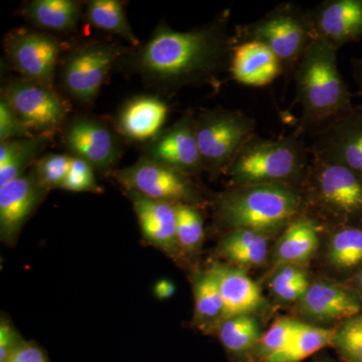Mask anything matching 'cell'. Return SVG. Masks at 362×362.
I'll return each mask as SVG.
<instances>
[{
  "instance_id": "44dd1931",
  "label": "cell",
  "mask_w": 362,
  "mask_h": 362,
  "mask_svg": "<svg viewBox=\"0 0 362 362\" xmlns=\"http://www.w3.org/2000/svg\"><path fill=\"white\" fill-rule=\"evenodd\" d=\"M209 270L218 281L225 305V319L247 315L263 305L259 286L244 271L221 264H213Z\"/></svg>"
},
{
  "instance_id": "f546056e",
  "label": "cell",
  "mask_w": 362,
  "mask_h": 362,
  "mask_svg": "<svg viewBox=\"0 0 362 362\" xmlns=\"http://www.w3.org/2000/svg\"><path fill=\"white\" fill-rule=\"evenodd\" d=\"M327 259L338 270H350L362 264V228L339 226L331 235Z\"/></svg>"
},
{
  "instance_id": "ac0fdd59",
  "label": "cell",
  "mask_w": 362,
  "mask_h": 362,
  "mask_svg": "<svg viewBox=\"0 0 362 362\" xmlns=\"http://www.w3.org/2000/svg\"><path fill=\"white\" fill-rule=\"evenodd\" d=\"M361 307L356 293L332 283L316 282L298 302L297 310L312 320L330 322L358 315Z\"/></svg>"
},
{
  "instance_id": "d4e9b609",
  "label": "cell",
  "mask_w": 362,
  "mask_h": 362,
  "mask_svg": "<svg viewBox=\"0 0 362 362\" xmlns=\"http://www.w3.org/2000/svg\"><path fill=\"white\" fill-rule=\"evenodd\" d=\"M82 4L76 0H33L25 6V16L42 30L68 33L77 25Z\"/></svg>"
},
{
  "instance_id": "7a4b0ae2",
  "label": "cell",
  "mask_w": 362,
  "mask_h": 362,
  "mask_svg": "<svg viewBox=\"0 0 362 362\" xmlns=\"http://www.w3.org/2000/svg\"><path fill=\"white\" fill-rule=\"evenodd\" d=\"M338 51L313 40L293 74L296 102L302 109L296 130L299 135L311 134L354 106L352 93L338 69Z\"/></svg>"
},
{
  "instance_id": "f35d334b",
  "label": "cell",
  "mask_w": 362,
  "mask_h": 362,
  "mask_svg": "<svg viewBox=\"0 0 362 362\" xmlns=\"http://www.w3.org/2000/svg\"><path fill=\"white\" fill-rule=\"evenodd\" d=\"M310 283H287V284H271L274 294L286 302H299L306 294Z\"/></svg>"
},
{
  "instance_id": "7402d4cb",
  "label": "cell",
  "mask_w": 362,
  "mask_h": 362,
  "mask_svg": "<svg viewBox=\"0 0 362 362\" xmlns=\"http://www.w3.org/2000/svg\"><path fill=\"white\" fill-rule=\"evenodd\" d=\"M321 226L306 213L290 221L279 238L275 259L279 265L300 266L313 256L320 240Z\"/></svg>"
},
{
  "instance_id": "1f68e13d",
  "label": "cell",
  "mask_w": 362,
  "mask_h": 362,
  "mask_svg": "<svg viewBox=\"0 0 362 362\" xmlns=\"http://www.w3.org/2000/svg\"><path fill=\"white\" fill-rule=\"evenodd\" d=\"M300 324L299 321L290 318L276 319L268 331L259 338L258 345L252 352V359L262 362L284 349L297 332Z\"/></svg>"
},
{
  "instance_id": "484cf974",
  "label": "cell",
  "mask_w": 362,
  "mask_h": 362,
  "mask_svg": "<svg viewBox=\"0 0 362 362\" xmlns=\"http://www.w3.org/2000/svg\"><path fill=\"white\" fill-rule=\"evenodd\" d=\"M194 322L204 332L218 330L225 319V305L218 281L213 272L207 270L197 279L194 285Z\"/></svg>"
},
{
  "instance_id": "3957f363",
  "label": "cell",
  "mask_w": 362,
  "mask_h": 362,
  "mask_svg": "<svg viewBox=\"0 0 362 362\" xmlns=\"http://www.w3.org/2000/svg\"><path fill=\"white\" fill-rule=\"evenodd\" d=\"M306 213L299 188L286 185H232L218 197L214 218L228 230L247 228L271 235Z\"/></svg>"
},
{
  "instance_id": "ab89813d",
  "label": "cell",
  "mask_w": 362,
  "mask_h": 362,
  "mask_svg": "<svg viewBox=\"0 0 362 362\" xmlns=\"http://www.w3.org/2000/svg\"><path fill=\"white\" fill-rule=\"evenodd\" d=\"M175 292V286L168 280H161L154 287V293L159 299L165 300L173 296Z\"/></svg>"
},
{
  "instance_id": "4316f807",
  "label": "cell",
  "mask_w": 362,
  "mask_h": 362,
  "mask_svg": "<svg viewBox=\"0 0 362 362\" xmlns=\"http://www.w3.org/2000/svg\"><path fill=\"white\" fill-rule=\"evenodd\" d=\"M337 329L300 324L297 332L284 349L262 362H301L319 350L333 346Z\"/></svg>"
},
{
  "instance_id": "836d02e7",
  "label": "cell",
  "mask_w": 362,
  "mask_h": 362,
  "mask_svg": "<svg viewBox=\"0 0 362 362\" xmlns=\"http://www.w3.org/2000/svg\"><path fill=\"white\" fill-rule=\"evenodd\" d=\"M71 156L66 154L47 153L33 165L42 187L47 190L61 188L70 170Z\"/></svg>"
},
{
  "instance_id": "603a6c76",
  "label": "cell",
  "mask_w": 362,
  "mask_h": 362,
  "mask_svg": "<svg viewBox=\"0 0 362 362\" xmlns=\"http://www.w3.org/2000/svg\"><path fill=\"white\" fill-rule=\"evenodd\" d=\"M49 136L6 140L0 142V187L25 175L42 157Z\"/></svg>"
},
{
  "instance_id": "4fadbf2b",
  "label": "cell",
  "mask_w": 362,
  "mask_h": 362,
  "mask_svg": "<svg viewBox=\"0 0 362 362\" xmlns=\"http://www.w3.org/2000/svg\"><path fill=\"white\" fill-rule=\"evenodd\" d=\"M11 65L23 78L52 88L62 45L49 33L11 30L4 40Z\"/></svg>"
},
{
  "instance_id": "d590c367",
  "label": "cell",
  "mask_w": 362,
  "mask_h": 362,
  "mask_svg": "<svg viewBox=\"0 0 362 362\" xmlns=\"http://www.w3.org/2000/svg\"><path fill=\"white\" fill-rule=\"evenodd\" d=\"M35 136L4 98L0 100V142Z\"/></svg>"
},
{
  "instance_id": "cb8c5ba5",
  "label": "cell",
  "mask_w": 362,
  "mask_h": 362,
  "mask_svg": "<svg viewBox=\"0 0 362 362\" xmlns=\"http://www.w3.org/2000/svg\"><path fill=\"white\" fill-rule=\"evenodd\" d=\"M270 235L247 228L228 230L218 245V254L230 263L243 266L262 265L268 256Z\"/></svg>"
},
{
  "instance_id": "52a82bcc",
  "label": "cell",
  "mask_w": 362,
  "mask_h": 362,
  "mask_svg": "<svg viewBox=\"0 0 362 362\" xmlns=\"http://www.w3.org/2000/svg\"><path fill=\"white\" fill-rule=\"evenodd\" d=\"M238 42L257 40L275 54L283 66L284 75L294 74L298 63L310 45L312 37L306 9L284 2L272 9L263 18L235 26Z\"/></svg>"
},
{
  "instance_id": "277c9868",
  "label": "cell",
  "mask_w": 362,
  "mask_h": 362,
  "mask_svg": "<svg viewBox=\"0 0 362 362\" xmlns=\"http://www.w3.org/2000/svg\"><path fill=\"white\" fill-rule=\"evenodd\" d=\"M310 158L309 146L296 131L278 138L256 135L226 173L232 185H286L300 189Z\"/></svg>"
},
{
  "instance_id": "ffe728a7",
  "label": "cell",
  "mask_w": 362,
  "mask_h": 362,
  "mask_svg": "<svg viewBox=\"0 0 362 362\" xmlns=\"http://www.w3.org/2000/svg\"><path fill=\"white\" fill-rule=\"evenodd\" d=\"M228 73L233 81L247 87H266L284 75L275 54L257 40L240 42L235 45Z\"/></svg>"
},
{
  "instance_id": "f1b7e54d",
  "label": "cell",
  "mask_w": 362,
  "mask_h": 362,
  "mask_svg": "<svg viewBox=\"0 0 362 362\" xmlns=\"http://www.w3.org/2000/svg\"><path fill=\"white\" fill-rule=\"evenodd\" d=\"M87 18L99 30L120 35L134 47L139 40L133 33L122 2L119 0H92L88 4Z\"/></svg>"
},
{
  "instance_id": "9a60e30c",
  "label": "cell",
  "mask_w": 362,
  "mask_h": 362,
  "mask_svg": "<svg viewBox=\"0 0 362 362\" xmlns=\"http://www.w3.org/2000/svg\"><path fill=\"white\" fill-rule=\"evenodd\" d=\"M47 194L33 166L25 175L0 187V239L4 244H16L23 226Z\"/></svg>"
},
{
  "instance_id": "7bdbcfd3",
  "label": "cell",
  "mask_w": 362,
  "mask_h": 362,
  "mask_svg": "<svg viewBox=\"0 0 362 362\" xmlns=\"http://www.w3.org/2000/svg\"><path fill=\"white\" fill-rule=\"evenodd\" d=\"M318 362H331V361H318Z\"/></svg>"
},
{
  "instance_id": "74e56055",
  "label": "cell",
  "mask_w": 362,
  "mask_h": 362,
  "mask_svg": "<svg viewBox=\"0 0 362 362\" xmlns=\"http://www.w3.org/2000/svg\"><path fill=\"white\" fill-rule=\"evenodd\" d=\"M6 362H49V359L37 343L25 341Z\"/></svg>"
},
{
  "instance_id": "5bb4252c",
  "label": "cell",
  "mask_w": 362,
  "mask_h": 362,
  "mask_svg": "<svg viewBox=\"0 0 362 362\" xmlns=\"http://www.w3.org/2000/svg\"><path fill=\"white\" fill-rule=\"evenodd\" d=\"M143 156L187 175L204 171L194 112H185L173 125L146 143Z\"/></svg>"
},
{
  "instance_id": "e575fe53",
  "label": "cell",
  "mask_w": 362,
  "mask_h": 362,
  "mask_svg": "<svg viewBox=\"0 0 362 362\" xmlns=\"http://www.w3.org/2000/svg\"><path fill=\"white\" fill-rule=\"evenodd\" d=\"M59 189L73 192H93L101 194L102 187H99L95 176V170L89 163L71 156L70 170L65 181Z\"/></svg>"
},
{
  "instance_id": "9c48e42d",
  "label": "cell",
  "mask_w": 362,
  "mask_h": 362,
  "mask_svg": "<svg viewBox=\"0 0 362 362\" xmlns=\"http://www.w3.org/2000/svg\"><path fill=\"white\" fill-rule=\"evenodd\" d=\"M1 98L35 135L49 136L66 122L68 104L52 87L23 77L9 78Z\"/></svg>"
},
{
  "instance_id": "ba28073f",
  "label": "cell",
  "mask_w": 362,
  "mask_h": 362,
  "mask_svg": "<svg viewBox=\"0 0 362 362\" xmlns=\"http://www.w3.org/2000/svg\"><path fill=\"white\" fill-rule=\"evenodd\" d=\"M113 176L126 192H135L156 201L195 206L204 202L190 175L144 156L128 168L113 170Z\"/></svg>"
},
{
  "instance_id": "8992f818",
  "label": "cell",
  "mask_w": 362,
  "mask_h": 362,
  "mask_svg": "<svg viewBox=\"0 0 362 362\" xmlns=\"http://www.w3.org/2000/svg\"><path fill=\"white\" fill-rule=\"evenodd\" d=\"M257 122L240 110L202 109L195 115V132L204 170L211 177L226 173L235 157L256 136Z\"/></svg>"
},
{
  "instance_id": "60d3db41",
  "label": "cell",
  "mask_w": 362,
  "mask_h": 362,
  "mask_svg": "<svg viewBox=\"0 0 362 362\" xmlns=\"http://www.w3.org/2000/svg\"><path fill=\"white\" fill-rule=\"evenodd\" d=\"M352 75L357 87V95L362 100V59H352Z\"/></svg>"
},
{
  "instance_id": "83f0119b",
  "label": "cell",
  "mask_w": 362,
  "mask_h": 362,
  "mask_svg": "<svg viewBox=\"0 0 362 362\" xmlns=\"http://www.w3.org/2000/svg\"><path fill=\"white\" fill-rule=\"evenodd\" d=\"M216 331L226 351L237 358L252 354L261 338L259 324L250 314L225 319Z\"/></svg>"
},
{
  "instance_id": "5b68a950",
  "label": "cell",
  "mask_w": 362,
  "mask_h": 362,
  "mask_svg": "<svg viewBox=\"0 0 362 362\" xmlns=\"http://www.w3.org/2000/svg\"><path fill=\"white\" fill-rule=\"evenodd\" d=\"M313 206L339 226L362 228V176L344 166L311 157L301 187Z\"/></svg>"
},
{
  "instance_id": "7c38bea8",
  "label": "cell",
  "mask_w": 362,
  "mask_h": 362,
  "mask_svg": "<svg viewBox=\"0 0 362 362\" xmlns=\"http://www.w3.org/2000/svg\"><path fill=\"white\" fill-rule=\"evenodd\" d=\"M63 141L71 156L83 159L102 173H110L122 156L118 134L96 117L77 115L66 121Z\"/></svg>"
},
{
  "instance_id": "d6a6232c",
  "label": "cell",
  "mask_w": 362,
  "mask_h": 362,
  "mask_svg": "<svg viewBox=\"0 0 362 362\" xmlns=\"http://www.w3.org/2000/svg\"><path fill=\"white\" fill-rule=\"evenodd\" d=\"M333 347L349 362H362V315L346 319L337 329Z\"/></svg>"
},
{
  "instance_id": "8d00e7d4",
  "label": "cell",
  "mask_w": 362,
  "mask_h": 362,
  "mask_svg": "<svg viewBox=\"0 0 362 362\" xmlns=\"http://www.w3.org/2000/svg\"><path fill=\"white\" fill-rule=\"evenodd\" d=\"M6 316L0 320V362H6L18 347L25 342Z\"/></svg>"
},
{
  "instance_id": "e0dca14e",
  "label": "cell",
  "mask_w": 362,
  "mask_h": 362,
  "mask_svg": "<svg viewBox=\"0 0 362 362\" xmlns=\"http://www.w3.org/2000/svg\"><path fill=\"white\" fill-rule=\"evenodd\" d=\"M137 216L143 238L164 254L177 259V204L156 201L135 192H127Z\"/></svg>"
},
{
  "instance_id": "30bf717a",
  "label": "cell",
  "mask_w": 362,
  "mask_h": 362,
  "mask_svg": "<svg viewBox=\"0 0 362 362\" xmlns=\"http://www.w3.org/2000/svg\"><path fill=\"white\" fill-rule=\"evenodd\" d=\"M124 52L115 45L85 42L66 57L62 70V85L76 101L92 103Z\"/></svg>"
},
{
  "instance_id": "6da1fadb",
  "label": "cell",
  "mask_w": 362,
  "mask_h": 362,
  "mask_svg": "<svg viewBox=\"0 0 362 362\" xmlns=\"http://www.w3.org/2000/svg\"><path fill=\"white\" fill-rule=\"evenodd\" d=\"M235 35L230 32V11L188 32H177L165 23L157 26L146 42L120 61L124 70L140 76L166 92L189 86L218 88L230 70Z\"/></svg>"
},
{
  "instance_id": "4dcf8cb0",
  "label": "cell",
  "mask_w": 362,
  "mask_h": 362,
  "mask_svg": "<svg viewBox=\"0 0 362 362\" xmlns=\"http://www.w3.org/2000/svg\"><path fill=\"white\" fill-rule=\"evenodd\" d=\"M177 211V240L181 255L192 256L201 250L204 239V216L199 206L180 204Z\"/></svg>"
},
{
  "instance_id": "8fae6325",
  "label": "cell",
  "mask_w": 362,
  "mask_h": 362,
  "mask_svg": "<svg viewBox=\"0 0 362 362\" xmlns=\"http://www.w3.org/2000/svg\"><path fill=\"white\" fill-rule=\"evenodd\" d=\"M311 157L362 176V104L354 105L310 134Z\"/></svg>"
},
{
  "instance_id": "b9f144b4",
  "label": "cell",
  "mask_w": 362,
  "mask_h": 362,
  "mask_svg": "<svg viewBox=\"0 0 362 362\" xmlns=\"http://www.w3.org/2000/svg\"><path fill=\"white\" fill-rule=\"evenodd\" d=\"M356 282L359 289L362 291V269L361 271L359 272L358 275H357Z\"/></svg>"
},
{
  "instance_id": "d6986e66",
  "label": "cell",
  "mask_w": 362,
  "mask_h": 362,
  "mask_svg": "<svg viewBox=\"0 0 362 362\" xmlns=\"http://www.w3.org/2000/svg\"><path fill=\"white\" fill-rule=\"evenodd\" d=\"M168 107L159 97L142 95L128 100L117 115L119 134L134 142L148 143L164 130Z\"/></svg>"
},
{
  "instance_id": "2e32d148",
  "label": "cell",
  "mask_w": 362,
  "mask_h": 362,
  "mask_svg": "<svg viewBox=\"0 0 362 362\" xmlns=\"http://www.w3.org/2000/svg\"><path fill=\"white\" fill-rule=\"evenodd\" d=\"M306 14L313 40L339 49L362 39V0H325Z\"/></svg>"
}]
</instances>
